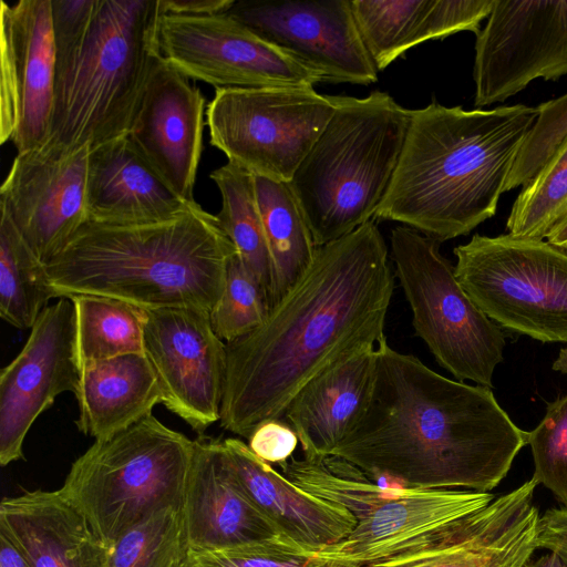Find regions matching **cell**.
Here are the masks:
<instances>
[{
    "label": "cell",
    "mask_w": 567,
    "mask_h": 567,
    "mask_svg": "<svg viewBox=\"0 0 567 567\" xmlns=\"http://www.w3.org/2000/svg\"><path fill=\"white\" fill-rule=\"evenodd\" d=\"M394 289L389 251L373 219L317 247L300 282L250 333L226 343L219 423L249 439L281 420L313 378L385 338Z\"/></svg>",
    "instance_id": "obj_1"
},
{
    "label": "cell",
    "mask_w": 567,
    "mask_h": 567,
    "mask_svg": "<svg viewBox=\"0 0 567 567\" xmlns=\"http://www.w3.org/2000/svg\"><path fill=\"white\" fill-rule=\"evenodd\" d=\"M363 415L330 454L372 481L489 493L508 474L527 433L491 388L443 377L383 338ZM329 455V456H330Z\"/></svg>",
    "instance_id": "obj_2"
},
{
    "label": "cell",
    "mask_w": 567,
    "mask_h": 567,
    "mask_svg": "<svg viewBox=\"0 0 567 567\" xmlns=\"http://www.w3.org/2000/svg\"><path fill=\"white\" fill-rule=\"evenodd\" d=\"M537 118L523 104L466 111L435 101L411 110L390 186L373 218L440 243L493 217L519 148Z\"/></svg>",
    "instance_id": "obj_3"
},
{
    "label": "cell",
    "mask_w": 567,
    "mask_h": 567,
    "mask_svg": "<svg viewBox=\"0 0 567 567\" xmlns=\"http://www.w3.org/2000/svg\"><path fill=\"white\" fill-rule=\"evenodd\" d=\"M236 252L217 217L193 202L156 223L87 221L44 269L56 299L96 295L144 310L186 308L209 316Z\"/></svg>",
    "instance_id": "obj_4"
},
{
    "label": "cell",
    "mask_w": 567,
    "mask_h": 567,
    "mask_svg": "<svg viewBox=\"0 0 567 567\" xmlns=\"http://www.w3.org/2000/svg\"><path fill=\"white\" fill-rule=\"evenodd\" d=\"M336 100L332 117L288 183L317 247L374 217L411 120V110L386 92Z\"/></svg>",
    "instance_id": "obj_5"
},
{
    "label": "cell",
    "mask_w": 567,
    "mask_h": 567,
    "mask_svg": "<svg viewBox=\"0 0 567 567\" xmlns=\"http://www.w3.org/2000/svg\"><path fill=\"white\" fill-rule=\"evenodd\" d=\"M161 14L158 0H100L84 44L55 74L51 128L42 146L93 148L128 133L159 55Z\"/></svg>",
    "instance_id": "obj_6"
},
{
    "label": "cell",
    "mask_w": 567,
    "mask_h": 567,
    "mask_svg": "<svg viewBox=\"0 0 567 567\" xmlns=\"http://www.w3.org/2000/svg\"><path fill=\"white\" fill-rule=\"evenodd\" d=\"M195 440L153 414L95 441L71 465L60 491L110 547L167 507H183Z\"/></svg>",
    "instance_id": "obj_7"
},
{
    "label": "cell",
    "mask_w": 567,
    "mask_h": 567,
    "mask_svg": "<svg viewBox=\"0 0 567 567\" xmlns=\"http://www.w3.org/2000/svg\"><path fill=\"white\" fill-rule=\"evenodd\" d=\"M390 243L415 334L457 381L492 388L495 368L504 361L502 328L462 288L454 266L440 251V241L396 226Z\"/></svg>",
    "instance_id": "obj_8"
},
{
    "label": "cell",
    "mask_w": 567,
    "mask_h": 567,
    "mask_svg": "<svg viewBox=\"0 0 567 567\" xmlns=\"http://www.w3.org/2000/svg\"><path fill=\"white\" fill-rule=\"evenodd\" d=\"M455 276L497 326L567 342V251L544 239L474 235L453 250Z\"/></svg>",
    "instance_id": "obj_9"
},
{
    "label": "cell",
    "mask_w": 567,
    "mask_h": 567,
    "mask_svg": "<svg viewBox=\"0 0 567 567\" xmlns=\"http://www.w3.org/2000/svg\"><path fill=\"white\" fill-rule=\"evenodd\" d=\"M336 107L313 86L218 89L206 110L209 142L252 175L289 183Z\"/></svg>",
    "instance_id": "obj_10"
},
{
    "label": "cell",
    "mask_w": 567,
    "mask_h": 567,
    "mask_svg": "<svg viewBox=\"0 0 567 567\" xmlns=\"http://www.w3.org/2000/svg\"><path fill=\"white\" fill-rule=\"evenodd\" d=\"M162 58L188 79L218 89L315 86L323 79L268 42L228 12L209 16L162 13Z\"/></svg>",
    "instance_id": "obj_11"
},
{
    "label": "cell",
    "mask_w": 567,
    "mask_h": 567,
    "mask_svg": "<svg viewBox=\"0 0 567 567\" xmlns=\"http://www.w3.org/2000/svg\"><path fill=\"white\" fill-rule=\"evenodd\" d=\"M567 74V0H496L476 35L475 106Z\"/></svg>",
    "instance_id": "obj_12"
},
{
    "label": "cell",
    "mask_w": 567,
    "mask_h": 567,
    "mask_svg": "<svg viewBox=\"0 0 567 567\" xmlns=\"http://www.w3.org/2000/svg\"><path fill=\"white\" fill-rule=\"evenodd\" d=\"M530 478L485 506L360 567H526L540 514Z\"/></svg>",
    "instance_id": "obj_13"
},
{
    "label": "cell",
    "mask_w": 567,
    "mask_h": 567,
    "mask_svg": "<svg viewBox=\"0 0 567 567\" xmlns=\"http://www.w3.org/2000/svg\"><path fill=\"white\" fill-rule=\"evenodd\" d=\"M144 311V354L157 377L162 404L203 435L220 417L226 343L204 312Z\"/></svg>",
    "instance_id": "obj_14"
},
{
    "label": "cell",
    "mask_w": 567,
    "mask_h": 567,
    "mask_svg": "<svg viewBox=\"0 0 567 567\" xmlns=\"http://www.w3.org/2000/svg\"><path fill=\"white\" fill-rule=\"evenodd\" d=\"M0 142L18 153L48 141L55 90L51 0L0 2Z\"/></svg>",
    "instance_id": "obj_15"
},
{
    "label": "cell",
    "mask_w": 567,
    "mask_h": 567,
    "mask_svg": "<svg viewBox=\"0 0 567 567\" xmlns=\"http://www.w3.org/2000/svg\"><path fill=\"white\" fill-rule=\"evenodd\" d=\"M91 147L41 146L18 153L0 188L1 214L45 264L85 225Z\"/></svg>",
    "instance_id": "obj_16"
},
{
    "label": "cell",
    "mask_w": 567,
    "mask_h": 567,
    "mask_svg": "<svg viewBox=\"0 0 567 567\" xmlns=\"http://www.w3.org/2000/svg\"><path fill=\"white\" fill-rule=\"evenodd\" d=\"M228 13L317 72L323 82L368 85L378 81L350 0L236 1Z\"/></svg>",
    "instance_id": "obj_17"
},
{
    "label": "cell",
    "mask_w": 567,
    "mask_h": 567,
    "mask_svg": "<svg viewBox=\"0 0 567 567\" xmlns=\"http://www.w3.org/2000/svg\"><path fill=\"white\" fill-rule=\"evenodd\" d=\"M75 308L61 297L38 317L21 351L0 372V464L23 458L24 440L40 414L80 379Z\"/></svg>",
    "instance_id": "obj_18"
},
{
    "label": "cell",
    "mask_w": 567,
    "mask_h": 567,
    "mask_svg": "<svg viewBox=\"0 0 567 567\" xmlns=\"http://www.w3.org/2000/svg\"><path fill=\"white\" fill-rule=\"evenodd\" d=\"M204 107L199 89L159 54L127 133L144 159L186 203L195 202Z\"/></svg>",
    "instance_id": "obj_19"
},
{
    "label": "cell",
    "mask_w": 567,
    "mask_h": 567,
    "mask_svg": "<svg viewBox=\"0 0 567 567\" xmlns=\"http://www.w3.org/2000/svg\"><path fill=\"white\" fill-rule=\"evenodd\" d=\"M182 509L193 551L227 549L280 535L245 493L224 441L204 434L195 439Z\"/></svg>",
    "instance_id": "obj_20"
},
{
    "label": "cell",
    "mask_w": 567,
    "mask_h": 567,
    "mask_svg": "<svg viewBox=\"0 0 567 567\" xmlns=\"http://www.w3.org/2000/svg\"><path fill=\"white\" fill-rule=\"evenodd\" d=\"M495 496L470 489L402 487L396 496L358 520L344 539L316 554L347 567H360L485 506Z\"/></svg>",
    "instance_id": "obj_21"
},
{
    "label": "cell",
    "mask_w": 567,
    "mask_h": 567,
    "mask_svg": "<svg viewBox=\"0 0 567 567\" xmlns=\"http://www.w3.org/2000/svg\"><path fill=\"white\" fill-rule=\"evenodd\" d=\"M0 535L29 567H106L112 550L60 489L4 497Z\"/></svg>",
    "instance_id": "obj_22"
},
{
    "label": "cell",
    "mask_w": 567,
    "mask_h": 567,
    "mask_svg": "<svg viewBox=\"0 0 567 567\" xmlns=\"http://www.w3.org/2000/svg\"><path fill=\"white\" fill-rule=\"evenodd\" d=\"M224 445L245 493L280 535L316 553L355 527L358 519L350 511L296 486L241 440L229 437Z\"/></svg>",
    "instance_id": "obj_23"
},
{
    "label": "cell",
    "mask_w": 567,
    "mask_h": 567,
    "mask_svg": "<svg viewBox=\"0 0 567 567\" xmlns=\"http://www.w3.org/2000/svg\"><path fill=\"white\" fill-rule=\"evenodd\" d=\"M375 348L337 362L310 380L286 408L282 419L296 432L303 458L329 456L363 415L375 381Z\"/></svg>",
    "instance_id": "obj_24"
},
{
    "label": "cell",
    "mask_w": 567,
    "mask_h": 567,
    "mask_svg": "<svg viewBox=\"0 0 567 567\" xmlns=\"http://www.w3.org/2000/svg\"><path fill=\"white\" fill-rule=\"evenodd\" d=\"M86 203L89 221L113 225L166 220L189 204L157 175L128 134L91 148Z\"/></svg>",
    "instance_id": "obj_25"
},
{
    "label": "cell",
    "mask_w": 567,
    "mask_h": 567,
    "mask_svg": "<svg viewBox=\"0 0 567 567\" xmlns=\"http://www.w3.org/2000/svg\"><path fill=\"white\" fill-rule=\"evenodd\" d=\"M74 395L75 425L95 441L128 429L162 404L157 377L144 353L125 354L81 369Z\"/></svg>",
    "instance_id": "obj_26"
},
{
    "label": "cell",
    "mask_w": 567,
    "mask_h": 567,
    "mask_svg": "<svg viewBox=\"0 0 567 567\" xmlns=\"http://www.w3.org/2000/svg\"><path fill=\"white\" fill-rule=\"evenodd\" d=\"M255 187L272 262V309L308 272L317 246L288 183L255 176Z\"/></svg>",
    "instance_id": "obj_27"
},
{
    "label": "cell",
    "mask_w": 567,
    "mask_h": 567,
    "mask_svg": "<svg viewBox=\"0 0 567 567\" xmlns=\"http://www.w3.org/2000/svg\"><path fill=\"white\" fill-rule=\"evenodd\" d=\"M210 178L221 197L217 220L243 264L266 290L270 302L272 262L257 202L255 176L227 162L215 169Z\"/></svg>",
    "instance_id": "obj_28"
},
{
    "label": "cell",
    "mask_w": 567,
    "mask_h": 567,
    "mask_svg": "<svg viewBox=\"0 0 567 567\" xmlns=\"http://www.w3.org/2000/svg\"><path fill=\"white\" fill-rule=\"evenodd\" d=\"M75 308L80 370L125 354L144 353V309L96 295L69 297Z\"/></svg>",
    "instance_id": "obj_29"
},
{
    "label": "cell",
    "mask_w": 567,
    "mask_h": 567,
    "mask_svg": "<svg viewBox=\"0 0 567 567\" xmlns=\"http://www.w3.org/2000/svg\"><path fill=\"white\" fill-rule=\"evenodd\" d=\"M56 298L41 262L10 219H0V316L19 329L32 328Z\"/></svg>",
    "instance_id": "obj_30"
},
{
    "label": "cell",
    "mask_w": 567,
    "mask_h": 567,
    "mask_svg": "<svg viewBox=\"0 0 567 567\" xmlns=\"http://www.w3.org/2000/svg\"><path fill=\"white\" fill-rule=\"evenodd\" d=\"M280 467L282 475L296 486L347 508L358 520L396 496L403 487L381 486L354 465L331 455L321 460L291 458Z\"/></svg>",
    "instance_id": "obj_31"
},
{
    "label": "cell",
    "mask_w": 567,
    "mask_h": 567,
    "mask_svg": "<svg viewBox=\"0 0 567 567\" xmlns=\"http://www.w3.org/2000/svg\"><path fill=\"white\" fill-rule=\"evenodd\" d=\"M431 0H351L363 44L378 71L411 49Z\"/></svg>",
    "instance_id": "obj_32"
},
{
    "label": "cell",
    "mask_w": 567,
    "mask_h": 567,
    "mask_svg": "<svg viewBox=\"0 0 567 567\" xmlns=\"http://www.w3.org/2000/svg\"><path fill=\"white\" fill-rule=\"evenodd\" d=\"M567 214V136L515 199L506 228L520 238L545 239Z\"/></svg>",
    "instance_id": "obj_33"
},
{
    "label": "cell",
    "mask_w": 567,
    "mask_h": 567,
    "mask_svg": "<svg viewBox=\"0 0 567 567\" xmlns=\"http://www.w3.org/2000/svg\"><path fill=\"white\" fill-rule=\"evenodd\" d=\"M189 545L182 507H167L113 545L106 567H187Z\"/></svg>",
    "instance_id": "obj_34"
},
{
    "label": "cell",
    "mask_w": 567,
    "mask_h": 567,
    "mask_svg": "<svg viewBox=\"0 0 567 567\" xmlns=\"http://www.w3.org/2000/svg\"><path fill=\"white\" fill-rule=\"evenodd\" d=\"M268 295L237 252L228 262L223 292L209 315L215 333L225 343L259 328L270 312Z\"/></svg>",
    "instance_id": "obj_35"
},
{
    "label": "cell",
    "mask_w": 567,
    "mask_h": 567,
    "mask_svg": "<svg viewBox=\"0 0 567 567\" xmlns=\"http://www.w3.org/2000/svg\"><path fill=\"white\" fill-rule=\"evenodd\" d=\"M537 484L567 508V394L547 404L538 425L527 433Z\"/></svg>",
    "instance_id": "obj_36"
},
{
    "label": "cell",
    "mask_w": 567,
    "mask_h": 567,
    "mask_svg": "<svg viewBox=\"0 0 567 567\" xmlns=\"http://www.w3.org/2000/svg\"><path fill=\"white\" fill-rule=\"evenodd\" d=\"M198 567H347L308 551L282 535L238 547L189 551Z\"/></svg>",
    "instance_id": "obj_37"
},
{
    "label": "cell",
    "mask_w": 567,
    "mask_h": 567,
    "mask_svg": "<svg viewBox=\"0 0 567 567\" xmlns=\"http://www.w3.org/2000/svg\"><path fill=\"white\" fill-rule=\"evenodd\" d=\"M536 109L537 118L519 148L504 193L527 185L567 136V94Z\"/></svg>",
    "instance_id": "obj_38"
},
{
    "label": "cell",
    "mask_w": 567,
    "mask_h": 567,
    "mask_svg": "<svg viewBox=\"0 0 567 567\" xmlns=\"http://www.w3.org/2000/svg\"><path fill=\"white\" fill-rule=\"evenodd\" d=\"M496 0H431L411 41V48L460 31L480 33Z\"/></svg>",
    "instance_id": "obj_39"
},
{
    "label": "cell",
    "mask_w": 567,
    "mask_h": 567,
    "mask_svg": "<svg viewBox=\"0 0 567 567\" xmlns=\"http://www.w3.org/2000/svg\"><path fill=\"white\" fill-rule=\"evenodd\" d=\"M100 0H51V22L55 49V74L84 44Z\"/></svg>",
    "instance_id": "obj_40"
},
{
    "label": "cell",
    "mask_w": 567,
    "mask_h": 567,
    "mask_svg": "<svg viewBox=\"0 0 567 567\" xmlns=\"http://www.w3.org/2000/svg\"><path fill=\"white\" fill-rule=\"evenodd\" d=\"M296 432L281 420H269L259 424L248 439V447L266 463L282 465L297 449Z\"/></svg>",
    "instance_id": "obj_41"
},
{
    "label": "cell",
    "mask_w": 567,
    "mask_h": 567,
    "mask_svg": "<svg viewBox=\"0 0 567 567\" xmlns=\"http://www.w3.org/2000/svg\"><path fill=\"white\" fill-rule=\"evenodd\" d=\"M536 543L567 565V508H549L539 517Z\"/></svg>",
    "instance_id": "obj_42"
},
{
    "label": "cell",
    "mask_w": 567,
    "mask_h": 567,
    "mask_svg": "<svg viewBox=\"0 0 567 567\" xmlns=\"http://www.w3.org/2000/svg\"><path fill=\"white\" fill-rule=\"evenodd\" d=\"M161 12L178 16H209L228 12L235 0H158Z\"/></svg>",
    "instance_id": "obj_43"
},
{
    "label": "cell",
    "mask_w": 567,
    "mask_h": 567,
    "mask_svg": "<svg viewBox=\"0 0 567 567\" xmlns=\"http://www.w3.org/2000/svg\"><path fill=\"white\" fill-rule=\"evenodd\" d=\"M0 567H29L13 545L0 535Z\"/></svg>",
    "instance_id": "obj_44"
},
{
    "label": "cell",
    "mask_w": 567,
    "mask_h": 567,
    "mask_svg": "<svg viewBox=\"0 0 567 567\" xmlns=\"http://www.w3.org/2000/svg\"><path fill=\"white\" fill-rule=\"evenodd\" d=\"M546 239L556 247H567V214L549 230Z\"/></svg>",
    "instance_id": "obj_45"
},
{
    "label": "cell",
    "mask_w": 567,
    "mask_h": 567,
    "mask_svg": "<svg viewBox=\"0 0 567 567\" xmlns=\"http://www.w3.org/2000/svg\"><path fill=\"white\" fill-rule=\"evenodd\" d=\"M526 567H567V565L554 553L543 555L534 561H529Z\"/></svg>",
    "instance_id": "obj_46"
},
{
    "label": "cell",
    "mask_w": 567,
    "mask_h": 567,
    "mask_svg": "<svg viewBox=\"0 0 567 567\" xmlns=\"http://www.w3.org/2000/svg\"><path fill=\"white\" fill-rule=\"evenodd\" d=\"M553 370L567 374V346L561 348L551 365Z\"/></svg>",
    "instance_id": "obj_47"
},
{
    "label": "cell",
    "mask_w": 567,
    "mask_h": 567,
    "mask_svg": "<svg viewBox=\"0 0 567 567\" xmlns=\"http://www.w3.org/2000/svg\"><path fill=\"white\" fill-rule=\"evenodd\" d=\"M187 567H198V566L188 563Z\"/></svg>",
    "instance_id": "obj_48"
},
{
    "label": "cell",
    "mask_w": 567,
    "mask_h": 567,
    "mask_svg": "<svg viewBox=\"0 0 567 567\" xmlns=\"http://www.w3.org/2000/svg\"><path fill=\"white\" fill-rule=\"evenodd\" d=\"M563 249H565V250L567 251V247H565V248H563Z\"/></svg>",
    "instance_id": "obj_49"
}]
</instances>
